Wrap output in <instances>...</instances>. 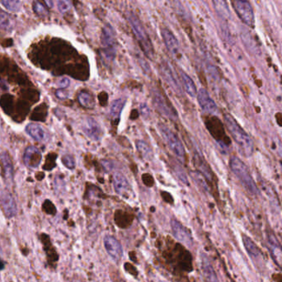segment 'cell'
<instances>
[{
  "label": "cell",
  "instance_id": "29",
  "mask_svg": "<svg viewBox=\"0 0 282 282\" xmlns=\"http://www.w3.org/2000/svg\"><path fill=\"white\" fill-rule=\"evenodd\" d=\"M2 4L9 11L15 12L19 11L21 7L20 0H1Z\"/></svg>",
  "mask_w": 282,
  "mask_h": 282
},
{
  "label": "cell",
  "instance_id": "8",
  "mask_svg": "<svg viewBox=\"0 0 282 282\" xmlns=\"http://www.w3.org/2000/svg\"><path fill=\"white\" fill-rule=\"evenodd\" d=\"M161 72L163 79L166 83L169 85L170 88H172V91L179 96L183 94V86L179 82V78L177 76L174 71L171 68L170 64L167 62H164L161 64Z\"/></svg>",
  "mask_w": 282,
  "mask_h": 282
},
{
  "label": "cell",
  "instance_id": "24",
  "mask_svg": "<svg viewBox=\"0 0 282 282\" xmlns=\"http://www.w3.org/2000/svg\"><path fill=\"white\" fill-rule=\"evenodd\" d=\"M241 37H242V42L244 43L245 47L249 49V51H251L252 53H258L259 51L258 45L253 38V36L249 33V31L248 30H243L241 32Z\"/></svg>",
  "mask_w": 282,
  "mask_h": 282
},
{
  "label": "cell",
  "instance_id": "30",
  "mask_svg": "<svg viewBox=\"0 0 282 282\" xmlns=\"http://www.w3.org/2000/svg\"><path fill=\"white\" fill-rule=\"evenodd\" d=\"M33 10L37 15L39 16L41 18H45L48 16L49 11L47 6L42 5V3L39 1H35L33 3Z\"/></svg>",
  "mask_w": 282,
  "mask_h": 282
},
{
  "label": "cell",
  "instance_id": "38",
  "mask_svg": "<svg viewBox=\"0 0 282 282\" xmlns=\"http://www.w3.org/2000/svg\"><path fill=\"white\" fill-rule=\"evenodd\" d=\"M102 165H103L104 168H106L107 170L111 169V163L108 161L102 162Z\"/></svg>",
  "mask_w": 282,
  "mask_h": 282
},
{
  "label": "cell",
  "instance_id": "6",
  "mask_svg": "<svg viewBox=\"0 0 282 282\" xmlns=\"http://www.w3.org/2000/svg\"><path fill=\"white\" fill-rule=\"evenodd\" d=\"M233 5L239 19L248 27H254L255 16L253 6L249 0H234Z\"/></svg>",
  "mask_w": 282,
  "mask_h": 282
},
{
  "label": "cell",
  "instance_id": "9",
  "mask_svg": "<svg viewBox=\"0 0 282 282\" xmlns=\"http://www.w3.org/2000/svg\"><path fill=\"white\" fill-rule=\"evenodd\" d=\"M196 98L198 101L199 106L201 107L204 113L215 115L218 112V107L205 88H201L199 89L196 94Z\"/></svg>",
  "mask_w": 282,
  "mask_h": 282
},
{
  "label": "cell",
  "instance_id": "21",
  "mask_svg": "<svg viewBox=\"0 0 282 282\" xmlns=\"http://www.w3.org/2000/svg\"><path fill=\"white\" fill-rule=\"evenodd\" d=\"M201 266H202L203 274L205 276V281L206 282H220L218 277L216 275L214 268L210 264L209 259L205 255L202 256V261H201Z\"/></svg>",
  "mask_w": 282,
  "mask_h": 282
},
{
  "label": "cell",
  "instance_id": "33",
  "mask_svg": "<svg viewBox=\"0 0 282 282\" xmlns=\"http://www.w3.org/2000/svg\"><path fill=\"white\" fill-rule=\"evenodd\" d=\"M62 162L64 163V165L69 169H73L75 167V159L72 155H64L62 158Z\"/></svg>",
  "mask_w": 282,
  "mask_h": 282
},
{
  "label": "cell",
  "instance_id": "22",
  "mask_svg": "<svg viewBox=\"0 0 282 282\" xmlns=\"http://www.w3.org/2000/svg\"><path fill=\"white\" fill-rule=\"evenodd\" d=\"M180 79L182 81V86L183 89L186 91V93L189 95L190 97H196L197 91H196V85H195L193 80L190 78L189 75H187L185 72L181 71L180 72Z\"/></svg>",
  "mask_w": 282,
  "mask_h": 282
},
{
  "label": "cell",
  "instance_id": "16",
  "mask_svg": "<svg viewBox=\"0 0 282 282\" xmlns=\"http://www.w3.org/2000/svg\"><path fill=\"white\" fill-rule=\"evenodd\" d=\"M25 165L30 168H38L42 161V154L40 150L34 146H29L26 149L23 155Z\"/></svg>",
  "mask_w": 282,
  "mask_h": 282
},
{
  "label": "cell",
  "instance_id": "2",
  "mask_svg": "<svg viewBox=\"0 0 282 282\" xmlns=\"http://www.w3.org/2000/svg\"><path fill=\"white\" fill-rule=\"evenodd\" d=\"M229 167L249 194L255 196L260 194V191L258 189L254 178L252 177L249 167L239 158L236 156L231 157L229 160Z\"/></svg>",
  "mask_w": 282,
  "mask_h": 282
},
{
  "label": "cell",
  "instance_id": "26",
  "mask_svg": "<svg viewBox=\"0 0 282 282\" xmlns=\"http://www.w3.org/2000/svg\"><path fill=\"white\" fill-rule=\"evenodd\" d=\"M14 27V19L7 13L0 9V29L5 31H11Z\"/></svg>",
  "mask_w": 282,
  "mask_h": 282
},
{
  "label": "cell",
  "instance_id": "5",
  "mask_svg": "<svg viewBox=\"0 0 282 282\" xmlns=\"http://www.w3.org/2000/svg\"><path fill=\"white\" fill-rule=\"evenodd\" d=\"M151 97H152L154 106L160 114L171 120L178 118V113L170 105L169 102L167 101L166 97L160 91L157 90L156 88H153L151 90Z\"/></svg>",
  "mask_w": 282,
  "mask_h": 282
},
{
  "label": "cell",
  "instance_id": "11",
  "mask_svg": "<svg viewBox=\"0 0 282 282\" xmlns=\"http://www.w3.org/2000/svg\"><path fill=\"white\" fill-rule=\"evenodd\" d=\"M267 238L271 258L275 262V264L282 270V246L273 233L269 232Z\"/></svg>",
  "mask_w": 282,
  "mask_h": 282
},
{
  "label": "cell",
  "instance_id": "37",
  "mask_svg": "<svg viewBox=\"0 0 282 282\" xmlns=\"http://www.w3.org/2000/svg\"><path fill=\"white\" fill-rule=\"evenodd\" d=\"M45 3V5L47 6V8L49 9H51V8H53L54 6V2L53 0H43Z\"/></svg>",
  "mask_w": 282,
  "mask_h": 282
},
{
  "label": "cell",
  "instance_id": "15",
  "mask_svg": "<svg viewBox=\"0 0 282 282\" xmlns=\"http://www.w3.org/2000/svg\"><path fill=\"white\" fill-rule=\"evenodd\" d=\"M162 37L166 47L168 49L170 53L172 54L175 57L180 56V46L179 41L177 40L176 37L172 34V31L168 28L162 29Z\"/></svg>",
  "mask_w": 282,
  "mask_h": 282
},
{
  "label": "cell",
  "instance_id": "13",
  "mask_svg": "<svg viewBox=\"0 0 282 282\" xmlns=\"http://www.w3.org/2000/svg\"><path fill=\"white\" fill-rule=\"evenodd\" d=\"M171 228H172V234L176 239H178L179 242H183L184 244L192 246V242H193L192 236L188 231V229H186L182 224L173 219L171 221Z\"/></svg>",
  "mask_w": 282,
  "mask_h": 282
},
{
  "label": "cell",
  "instance_id": "20",
  "mask_svg": "<svg viewBox=\"0 0 282 282\" xmlns=\"http://www.w3.org/2000/svg\"><path fill=\"white\" fill-rule=\"evenodd\" d=\"M26 132L28 134L29 136L38 142L47 140V131L44 130V128L38 124H28L26 127Z\"/></svg>",
  "mask_w": 282,
  "mask_h": 282
},
{
  "label": "cell",
  "instance_id": "28",
  "mask_svg": "<svg viewBox=\"0 0 282 282\" xmlns=\"http://www.w3.org/2000/svg\"><path fill=\"white\" fill-rule=\"evenodd\" d=\"M78 99H79V101H80V103L81 104L82 106L84 107V108H94L95 102L93 97H92V95L86 93V92H81L79 94Z\"/></svg>",
  "mask_w": 282,
  "mask_h": 282
},
{
  "label": "cell",
  "instance_id": "23",
  "mask_svg": "<svg viewBox=\"0 0 282 282\" xmlns=\"http://www.w3.org/2000/svg\"><path fill=\"white\" fill-rule=\"evenodd\" d=\"M213 5L216 13L224 19H229L230 18V10L226 0H212Z\"/></svg>",
  "mask_w": 282,
  "mask_h": 282
},
{
  "label": "cell",
  "instance_id": "31",
  "mask_svg": "<svg viewBox=\"0 0 282 282\" xmlns=\"http://www.w3.org/2000/svg\"><path fill=\"white\" fill-rule=\"evenodd\" d=\"M192 179H194L196 182V185L198 186L199 188H202L205 191H207L208 186L205 183V177L202 173L200 172H192Z\"/></svg>",
  "mask_w": 282,
  "mask_h": 282
},
{
  "label": "cell",
  "instance_id": "19",
  "mask_svg": "<svg viewBox=\"0 0 282 282\" xmlns=\"http://www.w3.org/2000/svg\"><path fill=\"white\" fill-rule=\"evenodd\" d=\"M0 162L2 164L5 181L9 183H12L14 179V167H13L11 158L7 151H4L0 154Z\"/></svg>",
  "mask_w": 282,
  "mask_h": 282
},
{
  "label": "cell",
  "instance_id": "25",
  "mask_svg": "<svg viewBox=\"0 0 282 282\" xmlns=\"http://www.w3.org/2000/svg\"><path fill=\"white\" fill-rule=\"evenodd\" d=\"M125 104H126V101L121 99V98L115 100L113 101V103L111 104L110 116L113 118V121H119L121 111L123 109Z\"/></svg>",
  "mask_w": 282,
  "mask_h": 282
},
{
  "label": "cell",
  "instance_id": "34",
  "mask_svg": "<svg viewBox=\"0 0 282 282\" xmlns=\"http://www.w3.org/2000/svg\"><path fill=\"white\" fill-rule=\"evenodd\" d=\"M59 88H61V89H64V88H67L69 84V80L66 78H64L59 81Z\"/></svg>",
  "mask_w": 282,
  "mask_h": 282
},
{
  "label": "cell",
  "instance_id": "27",
  "mask_svg": "<svg viewBox=\"0 0 282 282\" xmlns=\"http://www.w3.org/2000/svg\"><path fill=\"white\" fill-rule=\"evenodd\" d=\"M136 148L140 154L141 156L146 160H151L153 159V151L150 149L148 144L143 140L136 141Z\"/></svg>",
  "mask_w": 282,
  "mask_h": 282
},
{
  "label": "cell",
  "instance_id": "7",
  "mask_svg": "<svg viewBox=\"0 0 282 282\" xmlns=\"http://www.w3.org/2000/svg\"><path fill=\"white\" fill-rule=\"evenodd\" d=\"M101 43L102 52L108 60H113L116 55V40L115 32L110 25H107L102 29L101 35Z\"/></svg>",
  "mask_w": 282,
  "mask_h": 282
},
{
  "label": "cell",
  "instance_id": "10",
  "mask_svg": "<svg viewBox=\"0 0 282 282\" xmlns=\"http://www.w3.org/2000/svg\"><path fill=\"white\" fill-rule=\"evenodd\" d=\"M0 205L4 214L7 218L11 219L17 214V205L11 193L8 190L0 192Z\"/></svg>",
  "mask_w": 282,
  "mask_h": 282
},
{
  "label": "cell",
  "instance_id": "35",
  "mask_svg": "<svg viewBox=\"0 0 282 282\" xmlns=\"http://www.w3.org/2000/svg\"><path fill=\"white\" fill-rule=\"evenodd\" d=\"M56 96H57L60 99H64L66 98L68 96H67V93H65V91L64 89H59V90L56 91Z\"/></svg>",
  "mask_w": 282,
  "mask_h": 282
},
{
  "label": "cell",
  "instance_id": "36",
  "mask_svg": "<svg viewBox=\"0 0 282 282\" xmlns=\"http://www.w3.org/2000/svg\"><path fill=\"white\" fill-rule=\"evenodd\" d=\"M141 113L143 115H148L149 111L148 107L146 106V104H141L140 106Z\"/></svg>",
  "mask_w": 282,
  "mask_h": 282
},
{
  "label": "cell",
  "instance_id": "14",
  "mask_svg": "<svg viewBox=\"0 0 282 282\" xmlns=\"http://www.w3.org/2000/svg\"><path fill=\"white\" fill-rule=\"evenodd\" d=\"M104 247L106 249L108 254L114 259L119 261L123 256V250L121 243L117 238L113 236H106L104 238Z\"/></svg>",
  "mask_w": 282,
  "mask_h": 282
},
{
  "label": "cell",
  "instance_id": "32",
  "mask_svg": "<svg viewBox=\"0 0 282 282\" xmlns=\"http://www.w3.org/2000/svg\"><path fill=\"white\" fill-rule=\"evenodd\" d=\"M57 6L59 11L61 14H65L71 9V4L69 0H57Z\"/></svg>",
  "mask_w": 282,
  "mask_h": 282
},
{
  "label": "cell",
  "instance_id": "18",
  "mask_svg": "<svg viewBox=\"0 0 282 282\" xmlns=\"http://www.w3.org/2000/svg\"><path fill=\"white\" fill-rule=\"evenodd\" d=\"M242 242L252 260L256 263H261L262 262V255L260 249L256 245L255 242L245 234L242 235Z\"/></svg>",
  "mask_w": 282,
  "mask_h": 282
},
{
  "label": "cell",
  "instance_id": "1",
  "mask_svg": "<svg viewBox=\"0 0 282 282\" xmlns=\"http://www.w3.org/2000/svg\"><path fill=\"white\" fill-rule=\"evenodd\" d=\"M224 120L225 126L231 134L232 138L238 145L242 155L247 158L251 157L254 152V143L251 137L241 127L240 125L231 115L225 114L224 116Z\"/></svg>",
  "mask_w": 282,
  "mask_h": 282
},
{
  "label": "cell",
  "instance_id": "3",
  "mask_svg": "<svg viewBox=\"0 0 282 282\" xmlns=\"http://www.w3.org/2000/svg\"><path fill=\"white\" fill-rule=\"evenodd\" d=\"M127 17L134 37L136 38L137 42L140 46L142 51L147 57L150 58V60H152L155 55V50H154L152 42L150 40V36L147 33L146 28L135 14L129 13Z\"/></svg>",
  "mask_w": 282,
  "mask_h": 282
},
{
  "label": "cell",
  "instance_id": "17",
  "mask_svg": "<svg viewBox=\"0 0 282 282\" xmlns=\"http://www.w3.org/2000/svg\"><path fill=\"white\" fill-rule=\"evenodd\" d=\"M83 130L87 136L93 140H99L101 139V129L97 121L92 117L85 119L83 125Z\"/></svg>",
  "mask_w": 282,
  "mask_h": 282
},
{
  "label": "cell",
  "instance_id": "4",
  "mask_svg": "<svg viewBox=\"0 0 282 282\" xmlns=\"http://www.w3.org/2000/svg\"><path fill=\"white\" fill-rule=\"evenodd\" d=\"M158 129H159V133L161 134L163 139L168 145V148L177 157V159H179L182 162L184 161L185 149L179 136L168 126H166L165 124H158Z\"/></svg>",
  "mask_w": 282,
  "mask_h": 282
},
{
  "label": "cell",
  "instance_id": "12",
  "mask_svg": "<svg viewBox=\"0 0 282 282\" xmlns=\"http://www.w3.org/2000/svg\"><path fill=\"white\" fill-rule=\"evenodd\" d=\"M115 192L123 197H129L131 192L130 183L127 179L121 172H115L113 178Z\"/></svg>",
  "mask_w": 282,
  "mask_h": 282
}]
</instances>
